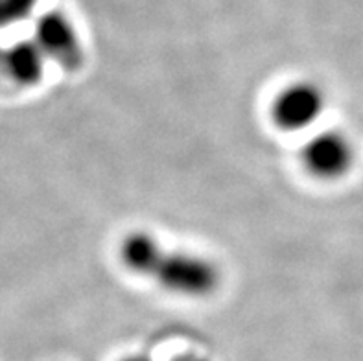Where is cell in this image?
Masks as SVG:
<instances>
[{
  "label": "cell",
  "instance_id": "obj_8",
  "mask_svg": "<svg viewBox=\"0 0 363 361\" xmlns=\"http://www.w3.org/2000/svg\"><path fill=\"white\" fill-rule=\"evenodd\" d=\"M0 79H4V48L0 46Z\"/></svg>",
  "mask_w": 363,
  "mask_h": 361
},
{
  "label": "cell",
  "instance_id": "obj_7",
  "mask_svg": "<svg viewBox=\"0 0 363 361\" xmlns=\"http://www.w3.org/2000/svg\"><path fill=\"white\" fill-rule=\"evenodd\" d=\"M39 0H0V28L15 26L32 17Z\"/></svg>",
  "mask_w": 363,
  "mask_h": 361
},
{
  "label": "cell",
  "instance_id": "obj_2",
  "mask_svg": "<svg viewBox=\"0 0 363 361\" xmlns=\"http://www.w3.org/2000/svg\"><path fill=\"white\" fill-rule=\"evenodd\" d=\"M327 109V94L312 79H297L277 92L269 106L273 123L282 131H304L312 128Z\"/></svg>",
  "mask_w": 363,
  "mask_h": 361
},
{
  "label": "cell",
  "instance_id": "obj_3",
  "mask_svg": "<svg viewBox=\"0 0 363 361\" xmlns=\"http://www.w3.org/2000/svg\"><path fill=\"white\" fill-rule=\"evenodd\" d=\"M304 170L321 181H337L354 166V144L345 133L327 129L313 135L301 151Z\"/></svg>",
  "mask_w": 363,
  "mask_h": 361
},
{
  "label": "cell",
  "instance_id": "obj_1",
  "mask_svg": "<svg viewBox=\"0 0 363 361\" xmlns=\"http://www.w3.org/2000/svg\"><path fill=\"white\" fill-rule=\"evenodd\" d=\"M153 279L166 291L181 297H207L220 286L218 265L199 252L166 251Z\"/></svg>",
  "mask_w": 363,
  "mask_h": 361
},
{
  "label": "cell",
  "instance_id": "obj_5",
  "mask_svg": "<svg viewBox=\"0 0 363 361\" xmlns=\"http://www.w3.org/2000/svg\"><path fill=\"white\" fill-rule=\"evenodd\" d=\"M46 61L33 39L13 43L4 48V79L17 87H33L45 76Z\"/></svg>",
  "mask_w": 363,
  "mask_h": 361
},
{
  "label": "cell",
  "instance_id": "obj_6",
  "mask_svg": "<svg viewBox=\"0 0 363 361\" xmlns=\"http://www.w3.org/2000/svg\"><path fill=\"white\" fill-rule=\"evenodd\" d=\"M164 252L161 242L146 231H133L120 243V260L125 270L143 277H153Z\"/></svg>",
  "mask_w": 363,
  "mask_h": 361
},
{
  "label": "cell",
  "instance_id": "obj_4",
  "mask_svg": "<svg viewBox=\"0 0 363 361\" xmlns=\"http://www.w3.org/2000/svg\"><path fill=\"white\" fill-rule=\"evenodd\" d=\"M33 41L46 55V60H54L65 69L72 70L82 65V39L74 21L63 11H46L37 18Z\"/></svg>",
  "mask_w": 363,
  "mask_h": 361
}]
</instances>
